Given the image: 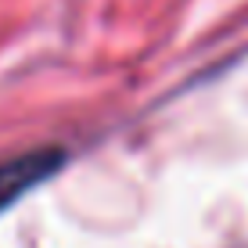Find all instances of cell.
Listing matches in <instances>:
<instances>
[{"mask_svg":"<svg viewBox=\"0 0 248 248\" xmlns=\"http://www.w3.org/2000/svg\"><path fill=\"white\" fill-rule=\"evenodd\" d=\"M62 166H65L62 148H36V151H25V155H15V158L0 162V212H7L15 202H22L32 187L50 180Z\"/></svg>","mask_w":248,"mask_h":248,"instance_id":"cell-1","label":"cell"}]
</instances>
